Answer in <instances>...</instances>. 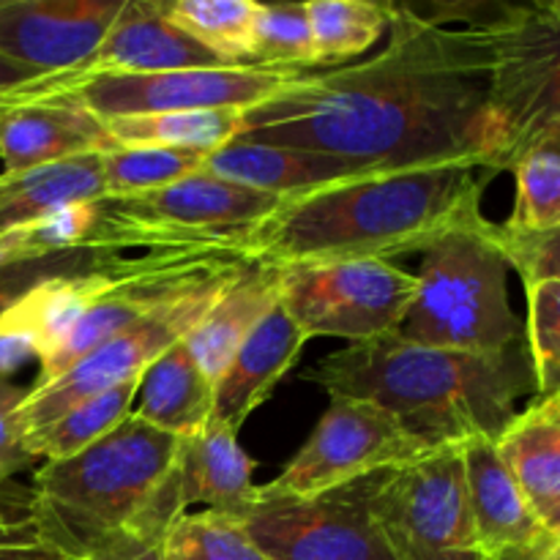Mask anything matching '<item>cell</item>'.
Returning <instances> with one entry per match:
<instances>
[{
    "mask_svg": "<svg viewBox=\"0 0 560 560\" xmlns=\"http://www.w3.org/2000/svg\"><path fill=\"white\" fill-rule=\"evenodd\" d=\"M235 140L359 159L383 173L452 162L495 173L485 49L470 25H435L410 3H388L381 52L301 74L246 109Z\"/></svg>",
    "mask_w": 560,
    "mask_h": 560,
    "instance_id": "obj_1",
    "label": "cell"
},
{
    "mask_svg": "<svg viewBox=\"0 0 560 560\" xmlns=\"http://www.w3.org/2000/svg\"><path fill=\"white\" fill-rule=\"evenodd\" d=\"M495 173L468 162L388 170L284 200L252 230L246 255L282 268L306 260H388L481 219Z\"/></svg>",
    "mask_w": 560,
    "mask_h": 560,
    "instance_id": "obj_2",
    "label": "cell"
},
{
    "mask_svg": "<svg viewBox=\"0 0 560 560\" xmlns=\"http://www.w3.org/2000/svg\"><path fill=\"white\" fill-rule=\"evenodd\" d=\"M304 377L331 397L381 405L432 452L498 441L520 416V399L536 394L528 342L459 353L408 342L397 331L328 353Z\"/></svg>",
    "mask_w": 560,
    "mask_h": 560,
    "instance_id": "obj_3",
    "label": "cell"
},
{
    "mask_svg": "<svg viewBox=\"0 0 560 560\" xmlns=\"http://www.w3.org/2000/svg\"><path fill=\"white\" fill-rule=\"evenodd\" d=\"M178 443L131 413L74 457L44 463L33 474L27 514L71 558L126 560L159 550L148 520Z\"/></svg>",
    "mask_w": 560,
    "mask_h": 560,
    "instance_id": "obj_4",
    "label": "cell"
},
{
    "mask_svg": "<svg viewBox=\"0 0 560 560\" xmlns=\"http://www.w3.org/2000/svg\"><path fill=\"white\" fill-rule=\"evenodd\" d=\"M416 282L397 331L408 342L459 353H498L525 342V326L509 304V260L490 219L432 241Z\"/></svg>",
    "mask_w": 560,
    "mask_h": 560,
    "instance_id": "obj_5",
    "label": "cell"
},
{
    "mask_svg": "<svg viewBox=\"0 0 560 560\" xmlns=\"http://www.w3.org/2000/svg\"><path fill=\"white\" fill-rule=\"evenodd\" d=\"M284 200L266 191L197 173L178 184L98 202L93 249H217L246 252L252 230L266 222ZM249 257V255H246Z\"/></svg>",
    "mask_w": 560,
    "mask_h": 560,
    "instance_id": "obj_6",
    "label": "cell"
},
{
    "mask_svg": "<svg viewBox=\"0 0 560 560\" xmlns=\"http://www.w3.org/2000/svg\"><path fill=\"white\" fill-rule=\"evenodd\" d=\"M470 27L490 74L492 170L503 173L539 126L560 118V0L498 3Z\"/></svg>",
    "mask_w": 560,
    "mask_h": 560,
    "instance_id": "obj_7",
    "label": "cell"
},
{
    "mask_svg": "<svg viewBox=\"0 0 560 560\" xmlns=\"http://www.w3.org/2000/svg\"><path fill=\"white\" fill-rule=\"evenodd\" d=\"M279 304L306 337L350 345L399 331L416 299V273L388 260H306L277 268Z\"/></svg>",
    "mask_w": 560,
    "mask_h": 560,
    "instance_id": "obj_8",
    "label": "cell"
},
{
    "mask_svg": "<svg viewBox=\"0 0 560 560\" xmlns=\"http://www.w3.org/2000/svg\"><path fill=\"white\" fill-rule=\"evenodd\" d=\"M372 512L399 560H485L463 448H435L372 485Z\"/></svg>",
    "mask_w": 560,
    "mask_h": 560,
    "instance_id": "obj_9",
    "label": "cell"
},
{
    "mask_svg": "<svg viewBox=\"0 0 560 560\" xmlns=\"http://www.w3.org/2000/svg\"><path fill=\"white\" fill-rule=\"evenodd\" d=\"M427 448L381 405L355 397H331L310 441L268 485L260 501L323 495L337 487L399 468L424 457Z\"/></svg>",
    "mask_w": 560,
    "mask_h": 560,
    "instance_id": "obj_10",
    "label": "cell"
},
{
    "mask_svg": "<svg viewBox=\"0 0 560 560\" xmlns=\"http://www.w3.org/2000/svg\"><path fill=\"white\" fill-rule=\"evenodd\" d=\"M249 262L252 260H241L235 266L224 268L217 277L206 279L186 295L170 301L167 306L156 310L153 315L142 317L140 323L124 328L120 334L109 337L107 342L93 348L74 366H69L58 381L47 383L42 388H31L20 410L25 435L52 424L66 410L74 408L82 399L93 397V394L107 392V388L131 381V377H142V372L164 350L186 339V334L202 320V315L217 304L219 295L238 279V273Z\"/></svg>",
    "mask_w": 560,
    "mask_h": 560,
    "instance_id": "obj_11",
    "label": "cell"
},
{
    "mask_svg": "<svg viewBox=\"0 0 560 560\" xmlns=\"http://www.w3.org/2000/svg\"><path fill=\"white\" fill-rule=\"evenodd\" d=\"M375 476L323 495L260 501L241 514L271 560H399L372 512Z\"/></svg>",
    "mask_w": 560,
    "mask_h": 560,
    "instance_id": "obj_12",
    "label": "cell"
},
{
    "mask_svg": "<svg viewBox=\"0 0 560 560\" xmlns=\"http://www.w3.org/2000/svg\"><path fill=\"white\" fill-rule=\"evenodd\" d=\"M241 260H252V257H246V252L241 249H217V246L151 249L145 257H129L113 288L88 310L69 339L49 359L42 361V372L31 388L58 381L69 366H74L82 355L107 342L109 337L135 326L142 317L153 315L170 301L180 299L197 284Z\"/></svg>",
    "mask_w": 560,
    "mask_h": 560,
    "instance_id": "obj_13",
    "label": "cell"
},
{
    "mask_svg": "<svg viewBox=\"0 0 560 560\" xmlns=\"http://www.w3.org/2000/svg\"><path fill=\"white\" fill-rule=\"evenodd\" d=\"M306 71L238 63L213 69L162 71V74H102L71 85L55 96L71 98L102 120L156 113H200V109H246L299 80Z\"/></svg>",
    "mask_w": 560,
    "mask_h": 560,
    "instance_id": "obj_14",
    "label": "cell"
},
{
    "mask_svg": "<svg viewBox=\"0 0 560 560\" xmlns=\"http://www.w3.org/2000/svg\"><path fill=\"white\" fill-rule=\"evenodd\" d=\"M129 0H0V55L38 74L85 63Z\"/></svg>",
    "mask_w": 560,
    "mask_h": 560,
    "instance_id": "obj_15",
    "label": "cell"
},
{
    "mask_svg": "<svg viewBox=\"0 0 560 560\" xmlns=\"http://www.w3.org/2000/svg\"><path fill=\"white\" fill-rule=\"evenodd\" d=\"M255 463L241 448L238 432L208 421L195 435L180 438L178 454L151 509L148 530L162 545L164 534L191 503H208L211 512L241 517L255 503Z\"/></svg>",
    "mask_w": 560,
    "mask_h": 560,
    "instance_id": "obj_16",
    "label": "cell"
},
{
    "mask_svg": "<svg viewBox=\"0 0 560 560\" xmlns=\"http://www.w3.org/2000/svg\"><path fill=\"white\" fill-rule=\"evenodd\" d=\"M213 66L230 63L180 31L167 16L164 0H129L96 52L77 69L63 71V91L102 74H162Z\"/></svg>",
    "mask_w": 560,
    "mask_h": 560,
    "instance_id": "obj_17",
    "label": "cell"
},
{
    "mask_svg": "<svg viewBox=\"0 0 560 560\" xmlns=\"http://www.w3.org/2000/svg\"><path fill=\"white\" fill-rule=\"evenodd\" d=\"M463 465L485 560H545L556 541L498 457L495 441L463 446Z\"/></svg>",
    "mask_w": 560,
    "mask_h": 560,
    "instance_id": "obj_18",
    "label": "cell"
},
{
    "mask_svg": "<svg viewBox=\"0 0 560 560\" xmlns=\"http://www.w3.org/2000/svg\"><path fill=\"white\" fill-rule=\"evenodd\" d=\"M107 124L82 104L63 96L16 104L0 118L3 175L25 173L66 159L113 151Z\"/></svg>",
    "mask_w": 560,
    "mask_h": 560,
    "instance_id": "obj_19",
    "label": "cell"
},
{
    "mask_svg": "<svg viewBox=\"0 0 560 560\" xmlns=\"http://www.w3.org/2000/svg\"><path fill=\"white\" fill-rule=\"evenodd\" d=\"M202 173L246 186V189L266 191L279 200H293V197L331 189L345 180L383 173V170L359 159L331 156V153L306 151V148L233 140L219 151L208 153Z\"/></svg>",
    "mask_w": 560,
    "mask_h": 560,
    "instance_id": "obj_20",
    "label": "cell"
},
{
    "mask_svg": "<svg viewBox=\"0 0 560 560\" xmlns=\"http://www.w3.org/2000/svg\"><path fill=\"white\" fill-rule=\"evenodd\" d=\"M306 342L310 337L295 326L282 304L273 306L246 337V342L217 381L211 421L238 432L244 421L271 397L277 383L293 370Z\"/></svg>",
    "mask_w": 560,
    "mask_h": 560,
    "instance_id": "obj_21",
    "label": "cell"
},
{
    "mask_svg": "<svg viewBox=\"0 0 560 560\" xmlns=\"http://www.w3.org/2000/svg\"><path fill=\"white\" fill-rule=\"evenodd\" d=\"M279 304L277 268L252 260L233 284L186 334V348L213 383L222 377L233 355L246 342L257 323Z\"/></svg>",
    "mask_w": 560,
    "mask_h": 560,
    "instance_id": "obj_22",
    "label": "cell"
},
{
    "mask_svg": "<svg viewBox=\"0 0 560 560\" xmlns=\"http://www.w3.org/2000/svg\"><path fill=\"white\" fill-rule=\"evenodd\" d=\"M126 260L129 257L118 255L102 266L47 279L5 312V320L33 339L38 364L69 339V334L88 315V310L113 288Z\"/></svg>",
    "mask_w": 560,
    "mask_h": 560,
    "instance_id": "obj_23",
    "label": "cell"
},
{
    "mask_svg": "<svg viewBox=\"0 0 560 560\" xmlns=\"http://www.w3.org/2000/svg\"><path fill=\"white\" fill-rule=\"evenodd\" d=\"M217 383L202 372L186 342H175L142 372L131 413L175 438L200 432L211 421Z\"/></svg>",
    "mask_w": 560,
    "mask_h": 560,
    "instance_id": "obj_24",
    "label": "cell"
},
{
    "mask_svg": "<svg viewBox=\"0 0 560 560\" xmlns=\"http://www.w3.org/2000/svg\"><path fill=\"white\" fill-rule=\"evenodd\" d=\"M107 197L102 153L44 164L16 175L0 173V233L49 217L77 202H102Z\"/></svg>",
    "mask_w": 560,
    "mask_h": 560,
    "instance_id": "obj_25",
    "label": "cell"
},
{
    "mask_svg": "<svg viewBox=\"0 0 560 560\" xmlns=\"http://www.w3.org/2000/svg\"><path fill=\"white\" fill-rule=\"evenodd\" d=\"M498 457L525 501L545 520L560 506V424L539 416L534 408L523 410L506 432L495 441Z\"/></svg>",
    "mask_w": 560,
    "mask_h": 560,
    "instance_id": "obj_26",
    "label": "cell"
},
{
    "mask_svg": "<svg viewBox=\"0 0 560 560\" xmlns=\"http://www.w3.org/2000/svg\"><path fill=\"white\" fill-rule=\"evenodd\" d=\"M509 170L517 180V197L503 228L517 233L560 228V118L539 126L514 153Z\"/></svg>",
    "mask_w": 560,
    "mask_h": 560,
    "instance_id": "obj_27",
    "label": "cell"
},
{
    "mask_svg": "<svg viewBox=\"0 0 560 560\" xmlns=\"http://www.w3.org/2000/svg\"><path fill=\"white\" fill-rule=\"evenodd\" d=\"M241 109H200V113H156L104 120L115 148H175L213 153L241 131Z\"/></svg>",
    "mask_w": 560,
    "mask_h": 560,
    "instance_id": "obj_28",
    "label": "cell"
},
{
    "mask_svg": "<svg viewBox=\"0 0 560 560\" xmlns=\"http://www.w3.org/2000/svg\"><path fill=\"white\" fill-rule=\"evenodd\" d=\"M140 381L142 377H131V381L118 383L107 392L93 394V397L82 399L74 408L66 410L52 424L31 432L25 441L33 457L44 459V463L69 459L80 454L82 448L102 441L104 435H109L115 427H120L131 416V405L137 402Z\"/></svg>",
    "mask_w": 560,
    "mask_h": 560,
    "instance_id": "obj_29",
    "label": "cell"
},
{
    "mask_svg": "<svg viewBox=\"0 0 560 560\" xmlns=\"http://www.w3.org/2000/svg\"><path fill=\"white\" fill-rule=\"evenodd\" d=\"M317 66H345L370 52L388 33V3L306 0Z\"/></svg>",
    "mask_w": 560,
    "mask_h": 560,
    "instance_id": "obj_30",
    "label": "cell"
},
{
    "mask_svg": "<svg viewBox=\"0 0 560 560\" xmlns=\"http://www.w3.org/2000/svg\"><path fill=\"white\" fill-rule=\"evenodd\" d=\"M167 16L222 63H252L257 3L252 0H173Z\"/></svg>",
    "mask_w": 560,
    "mask_h": 560,
    "instance_id": "obj_31",
    "label": "cell"
},
{
    "mask_svg": "<svg viewBox=\"0 0 560 560\" xmlns=\"http://www.w3.org/2000/svg\"><path fill=\"white\" fill-rule=\"evenodd\" d=\"M159 560H271L233 514L206 512L175 520L159 545Z\"/></svg>",
    "mask_w": 560,
    "mask_h": 560,
    "instance_id": "obj_32",
    "label": "cell"
},
{
    "mask_svg": "<svg viewBox=\"0 0 560 560\" xmlns=\"http://www.w3.org/2000/svg\"><path fill=\"white\" fill-rule=\"evenodd\" d=\"M202 162L206 153L175 148H113L102 153L104 189L107 197L142 195L202 173Z\"/></svg>",
    "mask_w": 560,
    "mask_h": 560,
    "instance_id": "obj_33",
    "label": "cell"
},
{
    "mask_svg": "<svg viewBox=\"0 0 560 560\" xmlns=\"http://www.w3.org/2000/svg\"><path fill=\"white\" fill-rule=\"evenodd\" d=\"M252 63L295 71L317 66L306 3H257Z\"/></svg>",
    "mask_w": 560,
    "mask_h": 560,
    "instance_id": "obj_34",
    "label": "cell"
},
{
    "mask_svg": "<svg viewBox=\"0 0 560 560\" xmlns=\"http://www.w3.org/2000/svg\"><path fill=\"white\" fill-rule=\"evenodd\" d=\"M528 295V342L530 364L536 375V394H545L560 372V282L525 284Z\"/></svg>",
    "mask_w": 560,
    "mask_h": 560,
    "instance_id": "obj_35",
    "label": "cell"
},
{
    "mask_svg": "<svg viewBox=\"0 0 560 560\" xmlns=\"http://www.w3.org/2000/svg\"><path fill=\"white\" fill-rule=\"evenodd\" d=\"M118 255L120 252L93 249V246H85V249L60 252V255L11 262V266L0 268V317H3L5 312L22 299V295H27L33 288L47 282V279L60 277V273L82 271V268L102 266V262H109Z\"/></svg>",
    "mask_w": 560,
    "mask_h": 560,
    "instance_id": "obj_36",
    "label": "cell"
},
{
    "mask_svg": "<svg viewBox=\"0 0 560 560\" xmlns=\"http://www.w3.org/2000/svg\"><path fill=\"white\" fill-rule=\"evenodd\" d=\"M96 206L98 202H77V206H66L49 217L36 219V222L22 224L33 255L49 257L60 255V252L85 249L96 230Z\"/></svg>",
    "mask_w": 560,
    "mask_h": 560,
    "instance_id": "obj_37",
    "label": "cell"
},
{
    "mask_svg": "<svg viewBox=\"0 0 560 560\" xmlns=\"http://www.w3.org/2000/svg\"><path fill=\"white\" fill-rule=\"evenodd\" d=\"M498 244L523 284L560 282V228L547 233H517L498 224Z\"/></svg>",
    "mask_w": 560,
    "mask_h": 560,
    "instance_id": "obj_38",
    "label": "cell"
},
{
    "mask_svg": "<svg viewBox=\"0 0 560 560\" xmlns=\"http://www.w3.org/2000/svg\"><path fill=\"white\" fill-rule=\"evenodd\" d=\"M27 392L31 388L0 381V487L36 463V457L27 448V435L20 416Z\"/></svg>",
    "mask_w": 560,
    "mask_h": 560,
    "instance_id": "obj_39",
    "label": "cell"
},
{
    "mask_svg": "<svg viewBox=\"0 0 560 560\" xmlns=\"http://www.w3.org/2000/svg\"><path fill=\"white\" fill-rule=\"evenodd\" d=\"M55 541L42 534L31 514L0 523V560H69Z\"/></svg>",
    "mask_w": 560,
    "mask_h": 560,
    "instance_id": "obj_40",
    "label": "cell"
},
{
    "mask_svg": "<svg viewBox=\"0 0 560 560\" xmlns=\"http://www.w3.org/2000/svg\"><path fill=\"white\" fill-rule=\"evenodd\" d=\"M31 359H38L33 339L16 326H11L5 317H0V381L14 375Z\"/></svg>",
    "mask_w": 560,
    "mask_h": 560,
    "instance_id": "obj_41",
    "label": "cell"
},
{
    "mask_svg": "<svg viewBox=\"0 0 560 560\" xmlns=\"http://www.w3.org/2000/svg\"><path fill=\"white\" fill-rule=\"evenodd\" d=\"M42 77L47 74H38V71L25 69V66L14 63V60L0 55V118H3L9 109H14L16 104L25 102L27 85L42 80Z\"/></svg>",
    "mask_w": 560,
    "mask_h": 560,
    "instance_id": "obj_42",
    "label": "cell"
},
{
    "mask_svg": "<svg viewBox=\"0 0 560 560\" xmlns=\"http://www.w3.org/2000/svg\"><path fill=\"white\" fill-rule=\"evenodd\" d=\"M22 260H36V255H33L31 246H27L25 230H3V233H0V268Z\"/></svg>",
    "mask_w": 560,
    "mask_h": 560,
    "instance_id": "obj_43",
    "label": "cell"
},
{
    "mask_svg": "<svg viewBox=\"0 0 560 560\" xmlns=\"http://www.w3.org/2000/svg\"><path fill=\"white\" fill-rule=\"evenodd\" d=\"M530 408H534L539 416H547V419L558 421L560 424V394H552V397H539L534 405H530Z\"/></svg>",
    "mask_w": 560,
    "mask_h": 560,
    "instance_id": "obj_44",
    "label": "cell"
},
{
    "mask_svg": "<svg viewBox=\"0 0 560 560\" xmlns=\"http://www.w3.org/2000/svg\"><path fill=\"white\" fill-rule=\"evenodd\" d=\"M541 523H545V530H547V536H550V541H560V506L556 509V512L547 514Z\"/></svg>",
    "mask_w": 560,
    "mask_h": 560,
    "instance_id": "obj_45",
    "label": "cell"
},
{
    "mask_svg": "<svg viewBox=\"0 0 560 560\" xmlns=\"http://www.w3.org/2000/svg\"><path fill=\"white\" fill-rule=\"evenodd\" d=\"M552 394H560V372H558L556 377H552V383H550V386H547V392L541 394V397H552Z\"/></svg>",
    "mask_w": 560,
    "mask_h": 560,
    "instance_id": "obj_46",
    "label": "cell"
},
{
    "mask_svg": "<svg viewBox=\"0 0 560 560\" xmlns=\"http://www.w3.org/2000/svg\"><path fill=\"white\" fill-rule=\"evenodd\" d=\"M126 560H159V550H148V552H140V556H135V558H126Z\"/></svg>",
    "mask_w": 560,
    "mask_h": 560,
    "instance_id": "obj_47",
    "label": "cell"
},
{
    "mask_svg": "<svg viewBox=\"0 0 560 560\" xmlns=\"http://www.w3.org/2000/svg\"><path fill=\"white\" fill-rule=\"evenodd\" d=\"M9 520H14V517H9V514L3 512V506H0V523H9Z\"/></svg>",
    "mask_w": 560,
    "mask_h": 560,
    "instance_id": "obj_48",
    "label": "cell"
},
{
    "mask_svg": "<svg viewBox=\"0 0 560 560\" xmlns=\"http://www.w3.org/2000/svg\"><path fill=\"white\" fill-rule=\"evenodd\" d=\"M545 560H560V552H550Z\"/></svg>",
    "mask_w": 560,
    "mask_h": 560,
    "instance_id": "obj_49",
    "label": "cell"
},
{
    "mask_svg": "<svg viewBox=\"0 0 560 560\" xmlns=\"http://www.w3.org/2000/svg\"><path fill=\"white\" fill-rule=\"evenodd\" d=\"M69 560H82V558H69Z\"/></svg>",
    "mask_w": 560,
    "mask_h": 560,
    "instance_id": "obj_50",
    "label": "cell"
}]
</instances>
